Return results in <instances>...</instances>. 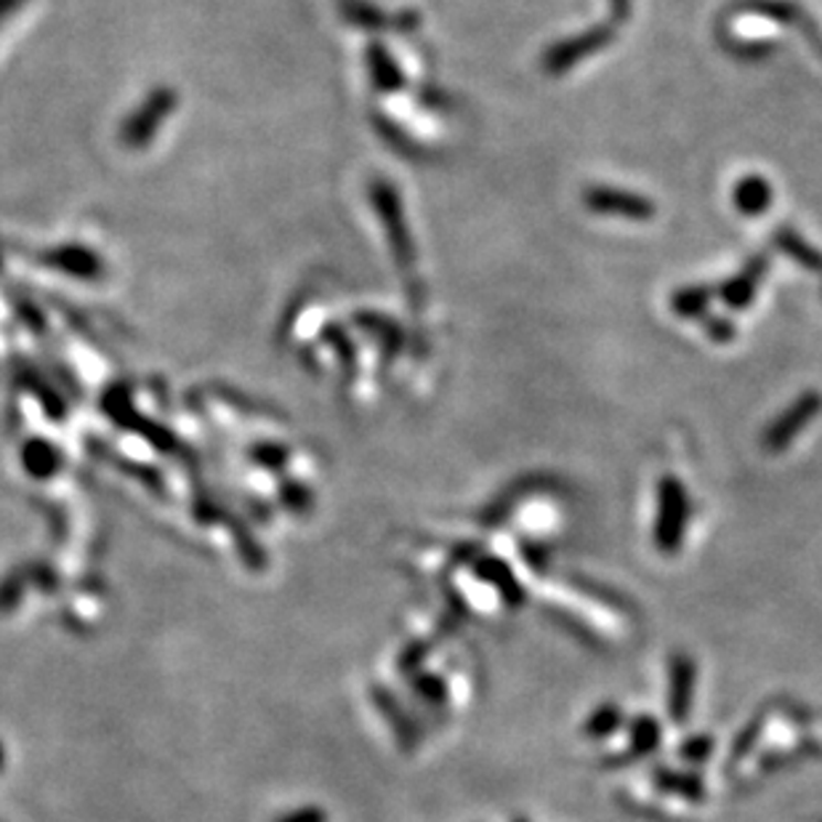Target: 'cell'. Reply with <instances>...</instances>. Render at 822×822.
I'll return each mask as SVG.
<instances>
[{"instance_id": "obj_3", "label": "cell", "mask_w": 822, "mask_h": 822, "mask_svg": "<svg viewBox=\"0 0 822 822\" xmlns=\"http://www.w3.org/2000/svg\"><path fill=\"white\" fill-rule=\"evenodd\" d=\"M601 43H605V35H599V32H597V35L580 38V41L565 43V45H559V49L554 51L552 62H548V64H552V70H562V67H567V64H573L575 60H578V56L588 54V51H597Z\"/></svg>"}, {"instance_id": "obj_1", "label": "cell", "mask_w": 822, "mask_h": 822, "mask_svg": "<svg viewBox=\"0 0 822 822\" xmlns=\"http://www.w3.org/2000/svg\"><path fill=\"white\" fill-rule=\"evenodd\" d=\"M586 203L599 213H618L626 218H650L652 205L644 198L626 195V192L615 190H594L586 195Z\"/></svg>"}, {"instance_id": "obj_7", "label": "cell", "mask_w": 822, "mask_h": 822, "mask_svg": "<svg viewBox=\"0 0 822 822\" xmlns=\"http://www.w3.org/2000/svg\"><path fill=\"white\" fill-rule=\"evenodd\" d=\"M780 232H782V235L778 239H780L782 248L788 250V254L799 258L801 264H809V267H812V269H822V261H820L818 256H814V250L809 248V245H804V239L791 235V232H786V229H780Z\"/></svg>"}, {"instance_id": "obj_5", "label": "cell", "mask_w": 822, "mask_h": 822, "mask_svg": "<svg viewBox=\"0 0 822 822\" xmlns=\"http://www.w3.org/2000/svg\"><path fill=\"white\" fill-rule=\"evenodd\" d=\"M705 303H708V290L705 288H687L682 290V293H676V299H673V309L687 317H695L701 314L705 309Z\"/></svg>"}, {"instance_id": "obj_4", "label": "cell", "mask_w": 822, "mask_h": 822, "mask_svg": "<svg viewBox=\"0 0 822 822\" xmlns=\"http://www.w3.org/2000/svg\"><path fill=\"white\" fill-rule=\"evenodd\" d=\"M818 407H820V397H814V394H812V397H804V399H801V403L796 405L793 410H791V416H788V424H786V420H780L778 429L772 431V439H775V442H780V439H788V437H791V434L801 426V420L812 416V413L818 410Z\"/></svg>"}, {"instance_id": "obj_6", "label": "cell", "mask_w": 822, "mask_h": 822, "mask_svg": "<svg viewBox=\"0 0 822 822\" xmlns=\"http://www.w3.org/2000/svg\"><path fill=\"white\" fill-rule=\"evenodd\" d=\"M754 285H756V271H748V275L737 277L724 288V301L733 303V307H746L754 296Z\"/></svg>"}, {"instance_id": "obj_2", "label": "cell", "mask_w": 822, "mask_h": 822, "mask_svg": "<svg viewBox=\"0 0 822 822\" xmlns=\"http://www.w3.org/2000/svg\"><path fill=\"white\" fill-rule=\"evenodd\" d=\"M769 198H772V192H769V184L759 177L743 179L740 184H737V190H735L737 209H740L743 213H750V216H756V213H761L764 209H767Z\"/></svg>"}]
</instances>
